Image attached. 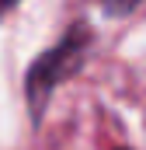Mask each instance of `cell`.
Here are the masks:
<instances>
[{"mask_svg":"<svg viewBox=\"0 0 146 150\" xmlns=\"http://www.w3.org/2000/svg\"><path fill=\"white\" fill-rule=\"evenodd\" d=\"M18 4H21V0H0V18H4V14H7V11H14V7H18Z\"/></svg>","mask_w":146,"mask_h":150,"instance_id":"cell-3","label":"cell"},{"mask_svg":"<svg viewBox=\"0 0 146 150\" xmlns=\"http://www.w3.org/2000/svg\"><path fill=\"white\" fill-rule=\"evenodd\" d=\"M139 4H143V0H101V7L108 11L111 18H125V14H132Z\"/></svg>","mask_w":146,"mask_h":150,"instance_id":"cell-2","label":"cell"},{"mask_svg":"<svg viewBox=\"0 0 146 150\" xmlns=\"http://www.w3.org/2000/svg\"><path fill=\"white\" fill-rule=\"evenodd\" d=\"M118 150H125V147H118Z\"/></svg>","mask_w":146,"mask_h":150,"instance_id":"cell-4","label":"cell"},{"mask_svg":"<svg viewBox=\"0 0 146 150\" xmlns=\"http://www.w3.org/2000/svg\"><path fill=\"white\" fill-rule=\"evenodd\" d=\"M87 45H91V28L87 25H73L56 45H49L28 67V74H25V101H28L32 122H42V112H45L49 98L56 94V87L84 67Z\"/></svg>","mask_w":146,"mask_h":150,"instance_id":"cell-1","label":"cell"}]
</instances>
